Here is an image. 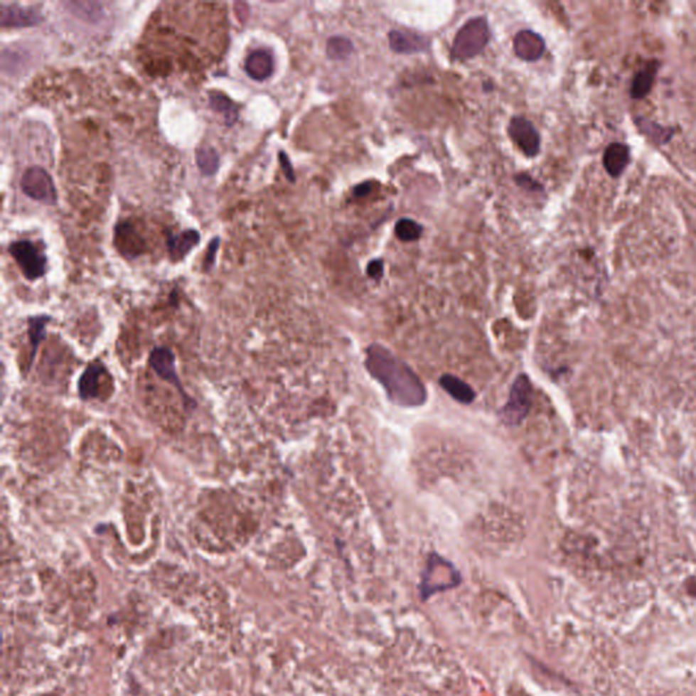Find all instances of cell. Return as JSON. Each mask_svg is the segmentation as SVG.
Returning <instances> with one entry per match:
<instances>
[{
    "label": "cell",
    "instance_id": "obj_1",
    "mask_svg": "<svg viewBox=\"0 0 696 696\" xmlns=\"http://www.w3.org/2000/svg\"><path fill=\"white\" fill-rule=\"evenodd\" d=\"M366 368L396 404L418 407L426 402V389L417 374L387 348L378 344L369 347Z\"/></svg>",
    "mask_w": 696,
    "mask_h": 696
},
{
    "label": "cell",
    "instance_id": "obj_2",
    "mask_svg": "<svg viewBox=\"0 0 696 696\" xmlns=\"http://www.w3.org/2000/svg\"><path fill=\"white\" fill-rule=\"evenodd\" d=\"M463 582L461 574L446 559L437 554L427 557L426 569L422 572L419 585L422 601H427L434 594L460 587Z\"/></svg>",
    "mask_w": 696,
    "mask_h": 696
},
{
    "label": "cell",
    "instance_id": "obj_3",
    "mask_svg": "<svg viewBox=\"0 0 696 696\" xmlns=\"http://www.w3.org/2000/svg\"><path fill=\"white\" fill-rule=\"evenodd\" d=\"M490 41V26L486 18L478 16L469 19L464 26L457 31L451 58L454 60H469L479 55Z\"/></svg>",
    "mask_w": 696,
    "mask_h": 696
},
{
    "label": "cell",
    "instance_id": "obj_4",
    "mask_svg": "<svg viewBox=\"0 0 696 696\" xmlns=\"http://www.w3.org/2000/svg\"><path fill=\"white\" fill-rule=\"evenodd\" d=\"M532 397H533V390L529 378L525 374L518 375L511 387L509 400L499 412L502 422L508 426L520 424L529 412V408L532 405Z\"/></svg>",
    "mask_w": 696,
    "mask_h": 696
},
{
    "label": "cell",
    "instance_id": "obj_5",
    "mask_svg": "<svg viewBox=\"0 0 696 696\" xmlns=\"http://www.w3.org/2000/svg\"><path fill=\"white\" fill-rule=\"evenodd\" d=\"M21 188L33 200L55 205L58 201L56 188L48 171L40 166H31L21 178Z\"/></svg>",
    "mask_w": 696,
    "mask_h": 696
},
{
    "label": "cell",
    "instance_id": "obj_6",
    "mask_svg": "<svg viewBox=\"0 0 696 696\" xmlns=\"http://www.w3.org/2000/svg\"><path fill=\"white\" fill-rule=\"evenodd\" d=\"M9 250L19 265L25 278L37 280L45 274L47 257L31 241H16L10 245Z\"/></svg>",
    "mask_w": 696,
    "mask_h": 696
},
{
    "label": "cell",
    "instance_id": "obj_7",
    "mask_svg": "<svg viewBox=\"0 0 696 696\" xmlns=\"http://www.w3.org/2000/svg\"><path fill=\"white\" fill-rule=\"evenodd\" d=\"M511 140L526 156H536L540 151V135L536 127L525 117H513L508 127Z\"/></svg>",
    "mask_w": 696,
    "mask_h": 696
},
{
    "label": "cell",
    "instance_id": "obj_8",
    "mask_svg": "<svg viewBox=\"0 0 696 696\" xmlns=\"http://www.w3.org/2000/svg\"><path fill=\"white\" fill-rule=\"evenodd\" d=\"M513 50L524 62H536L545 50V41L533 31H518L513 38Z\"/></svg>",
    "mask_w": 696,
    "mask_h": 696
},
{
    "label": "cell",
    "instance_id": "obj_9",
    "mask_svg": "<svg viewBox=\"0 0 696 696\" xmlns=\"http://www.w3.org/2000/svg\"><path fill=\"white\" fill-rule=\"evenodd\" d=\"M389 47L402 55L426 52L430 48V40L415 31L393 29L389 31Z\"/></svg>",
    "mask_w": 696,
    "mask_h": 696
},
{
    "label": "cell",
    "instance_id": "obj_10",
    "mask_svg": "<svg viewBox=\"0 0 696 696\" xmlns=\"http://www.w3.org/2000/svg\"><path fill=\"white\" fill-rule=\"evenodd\" d=\"M150 365L162 380L171 382V385L178 389V392L183 395L186 399V395L184 389L181 387L180 378L176 372V356L171 353V350L166 347H158L150 355Z\"/></svg>",
    "mask_w": 696,
    "mask_h": 696
},
{
    "label": "cell",
    "instance_id": "obj_11",
    "mask_svg": "<svg viewBox=\"0 0 696 696\" xmlns=\"http://www.w3.org/2000/svg\"><path fill=\"white\" fill-rule=\"evenodd\" d=\"M114 245L127 259H135L144 250V241L129 222H120L116 226Z\"/></svg>",
    "mask_w": 696,
    "mask_h": 696
},
{
    "label": "cell",
    "instance_id": "obj_12",
    "mask_svg": "<svg viewBox=\"0 0 696 696\" xmlns=\"http://www.w3.org/2000/svg\"><path fill=\"white\" fill-rule=\"evenodd\" d=\"M43 16L33 7H22L16 4L1 6V26L3 28H29L41 23Z\"/></svg>",
    "mask_w": 696,
    "mask_h": 696
},
{
    "label": "cell",
    "instance_id": "obj_13",
    "mask_svg": "<svg viewBox=\"0 0 696 696\" xmlns=\"http://www.w3.org/2000/svg\"><path fill=\"white\" fill-rule=\"evenodd\" d=\"M108 377L105 366L101 362H93L79 378L77 392L82 400L98 399L101 382Z\"/></svg>",
    "mask_w": 696,
    "mask_h": 696
},
{
    "label": "cell",
    "instance_id": "obj_14",
    "mask_svg": "<svg viewBox=\"0 0 696 696\" xmlns=\"http://www.w3.org/2000/svg\"><path fill=\"white\" fill-rule=\"evenodd\" d=\"M630 159L631 155L628 146L615 141L605 149L603 158L604 168L611 177L618 178L627 169Z\"/></svg>",
    "mask_w": 696,
    "mask_h": 696
},
{
    "label": "cell",
    "instance_id": "obj_15",
    "mask_svg": "<svg viewBox=\"0 0 696 696\" xmlns=\"http://www.w3.org/2000/svg\"><path fill=\"white\" fill-rule=\"evenodd\" d=\"M245 71L255 80H265L274 74V58L267 49L252 50L245 60Z\"/></svg>",
    "mask_w": 696,
    "mask_h": 696
},
{
    "label": "cell",
    "instance_id": "obj_16",
    "mask_svg": "<svg viewBox=\"0 0 696 696\" xmlns=\"http://www.w3.org/2000/svg\"><path fill=\"white\" fill-rule=\"evenodd\" d=\"M658 68H660V62L651 60V62L646 63L635 74L633 83H631V90H630V94L634 100H642L651 92V87H653L655 75L658 73Z\"/></svg>",
    "mask_w": 696,
    "mask_h": 696
},
{
    "label": "cell",
    "instance_id": "obj_17",
    "mask_svg": "<svg viewBox=\"0 0 696 696\" xmlns=\"http://www.w3.org/2000/svg\"><path fill=\"white\" fill-rule=\"evenodd\" d=\"M200 241V234L196 230H186L180 232L174 237L169 238L168 241V250L173 262H178L184 259L186 255L191 252V249L195 248Z\"/></svg>",
    "mask_w": 696,
    "mask_h": 696
},
{
    "label": "cell",
    "instance_id": "obj_18",
    "mask_svg": "<svg viewBox=\"0 0 696 696\" xmlns=\"http://www.w3.org/2000/svg\"><path fill=\"white\" fill-rule=\"evenodd\" d=\"M634 123L643 135H646L653 143L660 146L666 144L675 135L673 127H664L655 122H650L645 117H635Z\"/></svg>",
    "mask_w": 696,
    "mask_h": 696
},
{
    "label": "cell",
    "instance_id": "obj_19",
    "mask_svg": "<svg viewBox=\"0 0 696 696\" xmlns=\"http://www.w3.org/2000/svg\"><path fill=\"white\" fill-rule=\"evenodd\" d=\"M439 382L449 395L453 399H456L457 402H464V404L473 402L475 392L472 390V387H469L468 384H465L464 381H461L460 378L450 375V374H445L439 380Z\"/></svg>",
    "mask_w": 696,
    "mask_h": 696
},
{
    "label": "cell",
    "instance_id": "obj_20",
    "mask_svg": "<svg viewBox=\"0 0 696 696\" xmlns=\"http://www.w3.org/2000/svg\"><path fill=\"white\" fill-rule=\"evenodd\" d=\"M210 105L215 112L223 116V120H225L226 125L232 127L237 123L238 108L235 107V104L227 95L219 93V92H211L210 93Z\"/></svg>",
    "mask_w": 696,
    "mask_h": 696
},
{
    "label": "cell",
    "instance_id": "obj_21",
    "mask_svg": "<svg viewBox=\"0 0 696 696\" xmlns=\"http://www.w3.org/2000/svg\"><path fill=\"white\" fill-rule=\"evenodd\" d=\"M354 52V45L351 40L343 36L331 37L326 43V55L331 60H346Z\"/></svg>",
    "mask_w": 696,
    "mask_h": 696
},
{
    "label": "cell",
    "instance_id": "obj_22",
    "mask_svg": "<svg viewBox=\"0 0 696 696\" xmlns=\"http://www.w3.org/2000/svg\"><path fill=\"white\" fill-rule=\"evenodd\" d=\"M49 320L50 318L47 317V316L33 317V318L29 320V338H31V363H29V368L33 365V360L36 358L37 348H38L40 343L45 338V328H47Z\"/></svg>",
    "mask_w": 696,
    "mask_h": 696
},
{
    "label": "cell",
    "instance_id": "obj_23",
    "mask_svg": "<svg viewBox=\"0 0 696 696\" xmlns=\"http://www.w3.org/2000/svg\"><path fill=\"white\" fill-rule=\"evenodd\" d=\"M395 232L397 238L402 242H414L418 241L422 237L423 227L419 225L418 222L409 219V218H402L396 223Z\"/></svg>",
    "mask_w": 696,
    "mask_h": 696
},
{
    "label": "cell",
    "instance_id": "obj_24",
    "mask_svg": "<svg viewBox=\"0 0 696 696\" xmlns=\"http://www.w3.org/2000/svg\"><path fill=\"white\" fill-rule=\"evenodd\" d=\"M196 162L204 176H214L219 168V155L211 147H203L196 153Z\"/></svg>",
    "mask_w": 696,
    "mask_h": 696
},
{
    "label": "cell",
    "instance_id": "obj_25",
    "mask_svg": "<svg viewBox=\"0 0 696 696\" xmlns=\"http://www.w3.org/2000/svg\"><path fill=\"white\" fill-rule=\"evenodd\" d=\"M219 242H220L219 237H214L208 245V252H207V256L204 260V269L205 271H210L211 267L215 263V256H217L218 248H219Z\"/></svg>",
    "mask_w": 696,
    "mask_h": 696
},
{
    "label": "cell",
    "instance_id": "obj_26",
    "mask_svg": "<svg viewBox=\"0 0 696 696\" xmlns=\"http://www.w3.org/2000/svg\"><path fill=\"white\" fill-rule=\"evenodd\" d=\"M279 162H280V166L283 169V173L286 176V178L290 181V183H295V174L294 169L291 166V162L289 159L287 154L284 151H280L279 153Z\"/></svg>",
    "mask_w": 696,
    "mask_h": 696
},
{
    "label": "cell",
    "instance_id": "obj_27",
    "mask_svg": "<svg viewBox=\"0 0 696 696\" xmlns=\"http://www.w3.org/2000/svg\"><path fill=\"white\" fill-rule=\"evenodd\" d=\"M515 181L518 183V186L525 188V189H528V191H542V189L539 183H536L533 178H530V177H529V176H526V174L515 176Z\"/></svg>",
    "mask_w": 696,
    "mask_h": 696
},
{
    "label": "cell",
    "instance_id": "obj_28",
    "mask_svg": "<svg viewBox=\"0 0 696 696\" xmlns=\"http://www.w3.org/2000/svg\"><path fill=\"white\" fill-rule=\"evenodd\" d=\"M368 275L373 279L382 278L384 275V262L381 259L372 260L368 265Z\"/></svg>",
    "mask_w": 696,
    "mask_h": 696
},
{
    "label": "cell",
    "instance_id": "obj_29",
    "mask_svg": "<svg viewBox=\"0 0 696 696\" xmlns=\"http://www.w3.org/2000/svg\"><path fill=\"white\" fill-rule=\"evenodd\" d=\"M372 191L373 183L369 181V183H363V184H359V186H356L355 189H354V195H355V198H365V196H368V195H369Z\"/></svg>",
    "mask_w": 696,
    "mask_h": 696
},
{
    "label": "cell",
    "instance_id": "obj_30",
    "mask_svg": "<svg viewBox=\"0 0 696 696\" xmlns=\"http://www.w3.org/2000/svg\"><path fill=\"white\" fill-rule=\"evenodd\" d=\"M687 589H688L690 594L696 596V579H690L688 584H687Z\"/></svg>",
    "mask_w": 696,
    "mask_h": 696
}]
</instances>
